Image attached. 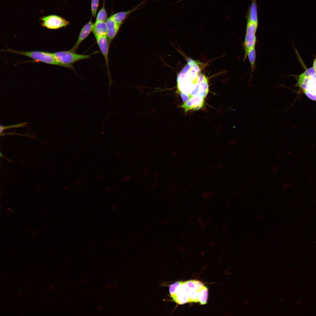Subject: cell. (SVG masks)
<instances>
[{"mask_svg": "<svg viewBox=\"0 0 316 316\" xmlns=\"http://www.w3.org/2000/svg\"><path fill=\"white\" fill-rule=\"evenodd\" d=\"M99 0H91V11L92 16L95 18L99 5Z\"/></svg>", "mask_w": 316, "mask_h": 316, "instance_id": "obj_19", "label": "cell"}, {"mask_svg": "<svg viewBox=\"0 0 316 316\" xmlns=\"http://www.w3.org/2000/svg\"><path fill=\"white\" fill-rule=\"evenodd\" d=\"M107 19V13L105 6V0H104L102 6L97 16L95 22H106Z\"/></svg>", "mask_w": 316, "mask_h": 316, "instance_id": "obj_17", "label": "cell"}, {"mask_svg": "<svg viewBox=\"0 0 316 316\" xmlns=\"http://www.w3.org/2000/svg\"><path fill=\"white\" fill-rule=\"evenodd\" d=\"M39 20L42 27L50 30H57L66 27L70 23L65 19L55 14L43 16Z\"/></svg>", "mask_w": 316, "mask_h": 316, "instance_id": "obj_5", "label": "cell"}, {"mask_svg": "<svg viewBox=\"0 0 316 316\" xmlns=\"http://www.w3.org/2000/svg\"><path fill=\"white\" fill-rule=\"evenodd\" d=\"M99 49L105 60L108 75L110 76L109 62V51L110 45L107 35L95 37Z\"/></svg>", "mask_w": 316, "mask_h": 316, "instance_id": "obj_7", "label": "cell"}, {"mask_svg": "<svg viewBox=\"0 0 316 316\" xmlns=\"http://www.w3.org/2000/svg\"><path fill=\"white\" fill-rule=\"evenodd\" d=\"M194 280L196 286V290L198 291L201 289L203 287L204 285L203 284L202 282L197 280Z\"/></svg>", "mask_w": 316, "mask_h": 316, "instance_id": "obj_23", "label": "cell"}, {"mask_svg": "<svg viewBox=\"0 0 316 316\" xmlns=\"http://www.w3.org/2000/svg\"><path fill=\"white\" fill-rule=\"evenodd\" d=\"M189 289L185 281H181L177 287L174 293L171 295L173 300L179 305L189 303Z\"/></svg>", "mask_w": 316, "mask_h": 316, "instance_id": "obj_6", "label": "cell"}, {"mask_svg": "<svg viewBox=\"0 0 316 316\" xmlns=\"http://www.w3.org/2000/svg\"><path fill=\"white\" fill-rule=\"evenodd\" d=\"M2 51L20 54L29 57L35 62H40L46 64L59 66L56 61L53 53L42 51H20L10 48L1 49Z\"/></svg>", "mask_w": 316, "mask_h": 316, "instance_id": "obj_2", "label": "cell"}, {"mask_svg": "<svg viewBox=\"0 0 316 316\" xmlns=\"http://www.w3.org/2000/svg\"><path fill=\"white\" fill-rule=\"evenodd\" d=\"M313 67L316 71V58L314 60L313 65Z\"/></svg>", "mask_w": 316, "mask_h": 316, "instance_id": "obj_25", "label": "cell"}, {"mask_svg": "<svg viewBox=\"0 0 316 316\" xmlns=\"http://www.w3.org/2000/svg\"><path fill=\"white\" fill-rule=\"evenodd\" d=\"M247 21L258 23L257 7L255 0H253L250 7Z\"/></svg>", "mask_w": 316, "mask_h": 316, "instance_id": "obj_15", "label": "cell"}, {"mask_svg": "<svg viewBox=\"0 0 316 316\" xmlns=\"http://www.w3.org/2000/svg\"><path fill=\"white\" fill-rule=\"evenodd\" d=\"M224 166V165L222 163H219L217 164L216 165V167L217 168L220 169L222 168Z\"/></svg>", "mask_w": 316, "mask_h": 316, "instance_id": "obj_24", "label": "cell"}, {"mask_svg": "<svg viewBox=\"0 0 316 316\" xmlns=\"http://www.w3.org/2000/svg\"><path fill=\"white\" fill-rule=\"evenodd\" d=\"M182 0H180V1H182Z\"/></svg>", "mask_w": 316, "mask_h": 316, "instance_id": "obj_26", "label": "cell"}, {"mask_svg": "<svg viewBox=\"0 0 316 316\" xmlns=\"http://www.w3.org/2000/svg\"><path fill=\"white\" fill-rule=\"evenodd\" d=\"M199 302L201 305L206 304L208 298V290L207 288L204 286L203 287L198 291Z\"/></svg>", "mask_w": 316, "mask_h": 316, "instance_id": "obj_16", "label": "cell"}, {"mask_svg": "<svg viewBox=\"0 0 316 316\" xmlns=\"http://www.w3.org/2000/svg\"><path fill=\"white\" fill-rule=\"evenodd\" d=\"M207 78L201 72L197 62L191 59L178 74L177 90L183 102L187 101L192 92L200 83Z\"/></svg>", "mask_w": 316, "mask_h": 316, "instance_id": "obj_1", "label": "cell"}, {"mask_svg": "<svg viewBox=\"0 0 316 316\" xmlns=\"http://www.w3.org/2000/svg\"><path fill=\"white\" fill-rule=\"evenodd\" d=\"M188 294L189 303L199 302L197 291L195 289H189Z\"/></svg>", "mask_w": 316, "mask_h": 316, "instance_id": "obj_18", "label": "cell"}, {"mask_svg": "<svg viewBox=\"0 0 316 316\" xmlns=\"http://www.w3.org/2000/svg\"><path fill=\"white\" fill-rule=\"evenodd\" d=\"M316 73V71L313 67H312L308 69L300 75L304 76H313Z\"/></svg>", "mask_w": 316, "mask_h": 316, "instance_id": "obj_21", "label": "cell"}, {"mask_svg": "<svg viewBox=\"0 0 316 316\" xmlns=\"http://www.w3.org/2000/svg\"><path fill=\"white\" fill-rule=\"evenodd\" d=\"M93 24L91 19L83 26L80 31L77 41L70 49L71 51L76 52L81 43L88 36L91 32H92Z\"/></svg>", "mask_w": 316, "mask_h": 316, "instance_id": "obj_8", "label": "cell"}, {"mask_svg": "<svg viewBox=\"0 0 316 316\" xmlns=\"http://www.w3.org/2000/svg\"><path fill=\"white\" fill-rule=\"evenodd\" d=\"M258 24L257 22L247 21L245 37L250 38L256 37V33L257 28Z\"/></svg>", "mask_w": 316, "mask_h": 316, "instance_id": "obj_13", "label": "cell"}, {"mask_svg": "<svg viewBox=\"0 0 316 316\" xmlns=\"http://www.w3.org/2000/svg\"><path fill=\"white\" fill-rule=\"evenodd\" d=\"M28 123V122H25L7 126H4L1 125L0 131V134H1L2 133L4 130L10 128L25 127L26 126V125Z\"/></svg>", "mask_w": 316, "mask_h": 316, "instance_id": "obj_20", "label": "cell"}, {"mask_svg": "<svg viewBox=\"0 0 316 316\" xmlns=\"http://www.w3.org/2000/svg\"><path fill=\"white\" fill-rule=\"evenodd\" d=\"M107 26V37L109 45L116 36L121 25L116 22L112 16L107 19L106 21Z\"/></svg>", "mask_w": 316, "mask_h": 316, "instance_id": "obj_10", "label": "cell"}, {"mask_svg": "<svg viewBox=\"0 0 316 316\" xmlns=\"http://www.w3.org/2000/svg\"><path fill=\"white\" fill-rule=\"evenodd\" d=\"M298 85L302 89L307 96L316 101V78L312 76L300 75L297 80Z\"/></svg>", "mask_w": 316, "mask_h": 316, "instance_id": "obj_4", "label": "cell"}, {"mask_svg": "<svg viewBox=\"0 0 316 316\" xmlns=\"http://www.w3.org/2000/svg\"><path fill=\"white\" fill-rule=\"evenodd\" d=\"M185 282L189 289L197 290L196 286L194 280H188Z\"/></svg>", "mask_w": 316, "mask_h": 316, "instance_id": "obj_22", "label": "cell"}, {"mask_svg": "<svg viewBox=\"0 0 316 316\" xmlns=\"http://www.w3.org/2000/svg\"><path fill=\"white\" fill-rule=\"evenodd\" d=\"M247 56L250 64V68L251 73H252L254 71L255 66L256 54L255 47L249 50L246 54H244V61L246 59Z\"/></svg>", "mask_w": 316, "mask_h": 316, "instance_id": "obj_14", "label": "cell"}, {"mask_svg": "<svg viewBox=\"0 0 316 316\" xmlns=\"http://www.w3.org/2000/svg\"><path fill=\"white\" fill-rule=\"evenodd\" d=\"M205 99L200 97H192L184 102L181 107L186 112L191 110H198L203 107Z\"/></svg>", "mask_w": 316, "mask_h": 316, "instance_id": "obj_9", "label": "cell"}, {"mask_svg": "<svg viewBox=\"0 0 316 316\" xmlns=\"http://www.w3.org/2000/svg\"><path fill=\"white\" fill-rule=\"evenodd\" d=\"M92 32L95 37L107 35L106 22H95L93 25Z\"/></svg>", "mask_w": 316, "mask_h": 316, "instance_id": "obj_12", "label": "cell"}, {"mask_svg": "<svg viewBox=\"0 0 316 316\" xmlns=\"http://www.w3.org/2000/svg\"><path fill=\"white\" fill-rule=\"evenodd\" d=\"M146 1H144L133 8L126 11H121L116 13L112 15L114 21L118 24L122 25L129 16L133 12L140 8V7Z\"/></svg>", "mask_w": 316, "mask_h": 316, "instance_id": "obj_11", "label": "cell"}, {"mask_svg": "<svg viewBox=\"0 0 316 316\" xmlns=\"http://www.w3.org/2000/svg\"><path fill=\"white\" fill-rule=\"evenodd\" d=\"M56 61L60 66L73 70V65L75 62L83 59H89L92 54H82L76 53L71 50L61 51L53 53Z\"/></svg>", "mask_w": 316, "mask_h": 316, "instance_id": "obj_3", "label": "cell"}]
</instances>
